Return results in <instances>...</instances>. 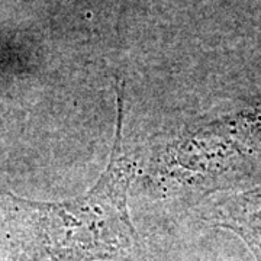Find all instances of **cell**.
<instances>
[{"label":"cell","instance_id":"6da1fadb","mask_svg":"<svg viewBox=\"0 0 261 261\" xmlns=\"http://www.w3.org/2000/svg\"><path fill=\"white\" fill-rule=\"evenodd\" d=\"M134 163L122 149V97L109 166L87 195L41 203L6 195L15 261H141L126 196Z\"/></svg>","mask_w":261,"mask_h":261}]
</instances>
